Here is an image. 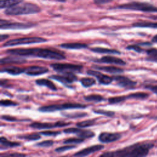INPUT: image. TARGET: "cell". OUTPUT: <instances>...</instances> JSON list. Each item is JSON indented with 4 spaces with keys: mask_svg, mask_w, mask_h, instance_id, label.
<instances>
[{
    "mask_svg": "<svg viewBox=\"0 0 157 157\" xmlns=\"http://www.w3.org/2000/svg\"><path fill=\"white\" fill-rule=\"evenodd\" d=\"M6 53L12 55L20 56H33L48 59L63 60L66 59V56L64 54H63V53L47 48H34L9 49L6 51Z\"/></svg>",
    "mask_w": 157,
    "mask_h": 157,
    "instance_id": "1",
    "label": "cell"
},
{
    "mask_svg": "<svg viewBox=\"0 0 157 157\" xmlns=\"http://www.w3.org/2000/svg\"><path fill=\"white\" fill-rule=\"evenodd\" d=\"M154 146L152 142H137L124 148L114 151L105 152L101 156H121V157H142L147 156L150 149Z\"/></svg>",
    "mask_w": 157,
    "mask_h": 157,
    "instance_id": "2",
    "label": "cell"
},
{
    "mask_svg": "<svg viewBox=\"0 0 157 157\" xmlns=\"http://www.w3.org/2000/svg\"><path fill=\"white\" fill-rule=\"evenodd\" d=\"M40 10V7L37 5L30 2H25L6 9L4 13L7 15H21L37 13Z\"/></svg>",
    "mask_w": 157,
    "mask_h": 157,
    "instance_id": "3",
    "label": "cell"
},
{
    "mask_svg": "<svg viewBox=\"0 0 157 157\" xmlns=\"http://www.w3.org/2000/svg\"><path fill=\"white\" fill-rule=\"evenodd\" d=\"M86 107V105L79 103L66 102L62 104H52L45 106H42L39 108V111L41 112H53L58 110L74 109H85Z\"/></svg>",
    "mask_w": 157,
    "mask_h": 157,
    "instance_id": "4",
    "label": "cell"
},
{
    "mask_svg": "<svg viewBox=\"0 0 157 157\" xmlns=\"http://www.w3.org/2000/svg\"><path fill=\"white\" fill-rule=\"evenodd\" d=\"M117 9L132 10L144 12H157V7L150 4L140 2H132L118 6Z\"/></svg>",
    "mask_w": 157,
    "mask_h": 157,
    "instance_id": "5",
    "label": "cell"
},
{
    "mask_svg": "<svg viewBox=\"0 0 157 157\" xmlns=\"http://www.w3.org/2000/svg\"><path fill=\"white\" fill-rule=\"evenodd\" d=\"M46 39L40 37H26L18 39H14L7 40L3 45L2 47H13L20 45H26L31 44H37V43H43L47 42Z\"/></svg>",
    "mask_w": 157,
    "mask_h": 157,
    "instance_id": "6",
    "label": "cell"
},
{
    "mask_svg": "<svg viewBox=\"0 0 157 157\" xmlns=\"http://www.w3.org/2000/svg\"><path fill=\"white\" fill-rule=\"evenodd\" d=\"M50 66L55 71L60 73L79 72L83 69V66L70 63H52Z\"/></svg>",
    "mask_w": 157,
    "mask_h": 157,
    "instance_id": "7",
    "label": "cell"
},
{
    "mask_svg": "<svg viewBox=\"0 0 157 157\" xmlns=\"http://www.w3.org/2000/svg\"><path fill=\"white\" fill-rule=\"evenodd\" d=\"M34 25L30 23L10 22L4 20H1L0 21V28L2 29H23L32 28Z\"/></svg>",
    "mask_w": 157,
    "mask_h": 157,
    "instance_id": "8",
    "label": "cell"
},
{
    "mask_svg": "<svg viewBox=\"0 0 157 157\" xmlns=\"http://www.w3.org/2000/svg\"><path fill=\"white\" fill-rule=\"evenodd\" d=\"M71 124V123L70 122H64L62 121H59L55 123L33 122L29 124V126L32 128L37 129H52L53 128L65 127L70 125Z\"/></svg>",
    "mask_w": 157,
    "mask_h": 157,
    "instance_id": "9",
    "label": "cell"
},
{
    "mask_svg": "<svg viewBox=\"0 0 157 157\" xmlns=\"http://www.w3.org/2000/svg\"><path fill=\"white\" fill-rule=\"evenodd\" d=\"M62 75H52L48 78L62 83L65 85H69L77 80V77L73 72H66Z\"/></svg>",
    "mask_w": 157,
    "mask_h": 157,
    "instance_id": "10",
    "label": "cell"
},
{
    "mask_svg": "<svg viewBox=\"0 0 157 157\" xmlns=\"http://www.w3.org/2000/svg\"><path fill=\"white\" fill-rule=\"evenodd\" d=\"M113 80L117 83V84L123 88L128 90L134 89L136 86L137 82L129 78L128 77L123 75H115L112 77Z\"/></svg>",
    "mask_w": 157,
    "mask_h": 157,
    "instance_id": "11",
    "label": "cell"
},
{
    "mask_svg": "<svg viewBox=\"0 0 157 157\" xmlns=\"http://www.w3.org/2000/svg\"><path fill=\"white\" fill-rule=\"evenodd\" d=\"M121 137V134L118 132H101L98 137L99 140L102 143H111L119 140Z\"/></svg>",
    "mask_w": 157,
    "mask_h": 157,
    "instance_id": "12",
    "label": "cell"
},
{
    "mask_svg": "<svg viewBox=\"0 0 157 157\" xmlns=\"http://www.w3.org/2000/svg\"><path fill=\"white\" fill-rule=\"evenodd\" d=\"M86 73L89 75L95 77L98 79L100 84L107 85H109L110 83H112V82L113 80L112 77H110L109 75L103 74L96 71L90 69L86 71Z\"/></svg>",
    "mask_w": 157,
    "mask_h": 157,
    "instance_id": "13",
    "label": "cell"
},
{
    "mask_svg": "<svg viewBox=\"0 0 157 157\" xmlns=\"http://www.w3.org/2000/svg\"><path fill=\"white\" fill-rule=\"evenodd\" d=\"M48 72V69L39 66H31L25 68L24 73L28 75L37 76L44 74Z\"/></svg>",
    "mask_w": 157,
    "mask_h": 157,
    "instance_id": "14",
    "label": "cell"
},
{
    "mask_svg": "<svg viewBox=\"0 0 157 157\" xmlns=\"http://www.w3.org/2000/svg\"><path fill=\"white\" fill-rule=\"evenodd\" d=\"M104 145H94L84 148L79 151L76 152L73 155L74 156H86L90 155L92 153H96L98 151L101 150L104 148Z\"/></svg>",
    "mask_w": 157,
    "mask_h": 157,
    "instance_id": "15",
    "label": "cell"
},
{
    "mask_svg": "<svg viewBox=\"0 0 157 157\" xmlns=\"http://www.w3.org/2000/svg\"><path fill=\"white\" fill-rule=\"evenodd\" d=\"M96 63H109V64H113L116 65L124 66L126 65V62L123 59L112 56H104L101 57L99 59L94 60Z\"/></svg>",
    "mask_w": 157,
    "mask_h": 157,
    "instance_id": "16",
    "label": "cell"
},
{
    "mask_svg": "<svg viewBox=\"0 0 157 157\" xmlns=\"http://www.w3.org/2000/svg\"><path fill=\"white\" fill-rule=\"evenodd\" d=\"M93 67L94 69L102 71L108 73H111L113 74H120L124 72L123 69L115 67V66H98V65H93Z\"/></svg>",
    "mask_w": 157,
    "mask_h": 157,
    "instance_id": "17",
    "label": "cell"
},
{
    "mask_svg": "<svg viewBox=\"0 0 157 157\" xmlns=\"http://www.w3.org/2000/svg\"><path fill=\"white\" fill-rule=\"evenodd\" d=\"M21 144L19 142L10 141L5 137H1L0 139V149L7 150L10 148H14L20 146Z\"/></svg>",
    "mask_w": 157,
    "mask_h": 157,
    "instance_id": "18",
    "label": "cell"
},
{
    "mask_svg": "<svg viewBox=\"0 0 157 157\" xmlns=\"http://www.w3.org/2000/svg\"><path fill=\"white\" fill-rule=\"evenodd\" d=\"M26 62L24 58L15 56H7L1 59L0 63L1 64H22Z\"/></svg>",
    "mask_w": 157,
    "mask_h": 157,
    "instance_id": "19",
    "label": "cell"
},
{
    "mask_svg": "<svg viewBox=\"0 0 157 157\" xmlns=\"http://www.w3.org/2000/svg\"><path fill=\"white\" fill-rule=\"evenodd\" d=\"M59 47L63 48L70 49V50H79L82 48H88V45L86 44L82 43H63L59 45Z\"/></svg>",
    "mask_w": 157,
    "mask_h": 157,
    "instance_id": "20",
    "label": "cell"
},
{
    "mask_svg": "<svg viewBox=\"0 0 157 157\" xmlns=\"http://www.w3.org/2000/svg\"><path fill=\"white\" fill-rule=\"evenodd\" d=\"M24 70H25V68H21L19 67H16V66H9V67H6L1 69V72H6L9 74L13 75H17L23 73Z\"/></svg>",
    "mask_w": 157,
    "mask_h": 157,
    "instance_id": "21",
    "label": "cell"
},
{
    "mask_svg": "<svg viewBox=\"0 0 157 157\" xmlns=\"http://www.w3.org/2000/svg\"><path fill=\"white\" fill-rule=\"evenodd\" d=\"M75 134H76L78 137L85 139H90L95 136L94 132L90 131V130H85L82 129L80 128H76Z\"/></svg>",
    "mask_w": 157,
    "mask_h": 157,
    "instance_id": "22",
    "label": "cell"
},
{
    "mask_svg": "<svg viewBox=\"0 0 157 157\" xmlns=\"http://www.w3.org/2000/svg\"><path fill=\"white\" fill-rule=\"evenodd\" d=\"M36 83L37 85H39V86H46V87H47L48 88H49L50 90H51L52 91H56L57 90L56 86L49 79H47V78L37 79V80H36Z\"/></svg>",
    "mask_w": 157,
    "mask_h": 157,
    "instance_id": "23",
    "label": "cell"
},
{
    "mask_svg": "<svg viewBox=\"0 0 157 157\" xmlns=\"http://www.w3.org/2000/svg\"><path fill=\"white\" fill-rule=\"evenodd\" d=\"M90 50L99 53H107V54H113V55H120L121 52L116 49H111L102 47H94L90 48Z\"/></svg>",
    "mask_w": 157,
    "mask_h": 157,
    "instance_id": "24",
    "label": "cell"
},
{
    "mask_svg": "<svg viewBox=\"0 0 157 157\" xmlns=\"http://www.w3.org/2000/svg\"><path fill=\"white\" fill-rule=\"evenodd\" d=\"M23 0H1L0 7L3 8H10L18 5L23 2Z\"/></svg>",
    "mask_w": 157,
    "mask_h": 157,
    "instance_id": "25",
    "label": "cell"
},
{
    "mask_svg": "<svg viewBox=\"0 0 157 157\" xmlns=\"http://www.w3.org/2000/svg\"><path fill=\"white\" fill-rule=\"evenodd\" d=\"M18 139H24L27 140H37L40 139V136L39 132V133H31V134H21L18 135L17 136Z\"/></svg>",
    "mask_w": 157,
    "mask_h": 157,
    "instance_id": "26",
    "label": "cell"
},
{
    "mask_svg": "<svg viewBox=\"0 0 157 157\" xmlns=\"http://www.w3.org/2000/svg\"><path fill=\"white\" fill-rule=\"evenodd\" d=\"M148 96H149V94L148 93H143V92H136V93H133L128 94V96H126V98L144 100V99H147Z\"/></svg>",
    "mask_w": 157,
    "mask_h": 157,
    "instance_id": "27",
    "label": "cell"
},
{
    "mask_svg": "<svg viewBox=\"0 0 157 157\" xmlns=\"http://www.w3.org/2000/svg\"><path fill=\"white\" fill-rule=\"evenodd\" d=\"M134 27L139 28H150L157 29V23L154 22H148V21H141L137 22L132 25Z\"/></svg>",
    "mask_w": 157,
    "mask_h": 157,
    "instance_id": "28",
    "label": "cell"
},
{
    "mask_svg": "<svg viewBox=\"0 0 157 157\" xmlns=\"http://www.w3.org/2000/svg\"><path fill=\"white\" fill-rule=\"evenodd\" d=\"M83 99L88 102H99L104 101V98L99 94H90L83 97Z\"/></svg>",
    "mask_w": 157,
    "mask_h": 157,
    "instance_id": "29",
    "label": "cell"
},
{
    "mask_svg": "<svg viewBox=\"0 0 157 157\" xmlns=\"http://www.w3.org/2000/svg\"><path fill=\"white\" fill-rule=\"evenodd\" d=\"M80 82L83 86L85 88L90 87L96 83V80L93 78H89V77H84L82 78L80 80Z\"/></svg>",
    "mask_w": 157,
    "mask_h": 157,
    "instance_id": "30",
    "label": "cell"
},
{
    "mask_svg": "<svg viewBox=\"0 0 157 157\" xmlns=\"http://www.w3.org/2000/svg\"><path fill=\"white\" fill-rule=\"evenodd\" d=\"M96 119H91V120H86L83 121L78 122L76 124L77 127L80 128H83L86 127H90L91 126H93L96 123Z\"/></svg>",
    "mask_w": 157,
    "mask_h": 157,
    "instance_id": "31",
    "label": "cell"
},
{
    "mask_svg": "<svg viewBox=\"0 0 157 157\" xmlns=\"http://www.w3.org/2000/svg\"><path fill=\"white\" fill-rule=\"evenodd\" d=\"M63 116L68 118H77L87 116V113L85 112H74V113H64L62 114Z\"/></svg>",
    "mask_w": 157,
    "mask_h": 157,
    "instance_id": "32",
    "label": "cell"
},
{
    "mask_svg": "<svg viewBox=\"0 0 157 157\" xmlns=\"http://www.w3.org/2000/svg\"><path fill=\"white\" fill-rule=\"evenodd\" d=\"M126 98V96H115V97H112L108 99V102L110 104H118L121 102L124 101Z\"/></svg>",
    "mask_w": 157,
    "mask_h": 157,
    "instance_id": "33",
    "label": "cell"
},
{
    "mask_svg": "<svg viewBox=\"0 0 157 157\" xmlns=\"http://www.w3.org/2000/svg\"><path fill=\"white\" fill-rule=\"evenodd\" d=\"M93 112L97 114H101L109 117H113L115 115V112L109 110H105L102 109H93Z\"/></svg>",
    "mask_w": 157,
    "mask_h": 157,
    "instance_id": "34",
    "label": "cell"
},
{
    "mask_svg": "<svg viewBox=\"0 0 157 157\" xmlns=\"http://www.w3.org/2000/svg\"><path fill=\"white\" fill-rule=\"evenodd\" d=\"M85 139L82 138H69L67 139H66L63 141V143L65 144H81L83 142Z\"/></svg>",
    "mask_w": 157,
    "mask_h": 157,
    "instance_id": "35",
    "label": "cell"
},
{
    "mask_svg": "<svg viewBox=\"0 0 157 157\" xmlns=\"http://www.w3.org/2000/svg\"><path fill=\"white\" fill-rule=\"evenodd\" d=\"M54 144V142L52 140H44L40 142H39L35 145V146L38 147H43V148H47L52 146Z\"/></svg>",
    "mask_w": 157,
    "mask_h": 157,
    "instance_id": "36",
    "label": "cell"
},
{
    "mask_svg": "<svg viewBox=\"0 0 157 157\" xmlns=\"http://www.w3.org/2000/svg\"><path fill=\"white\" fill-rule=\"evenodd\" d=\"M76 148V146L75 145H66V146H62V147H58L56 148L55 151L57 153H63V152H64L67 150H72L73 148Z\"/></svg>",
    "mask_w": 157,
    "mask_h": 157,
    "instance_id": "37",
    "label": "cell"
},
{
    "mask_svg": "<svg viewBox=\"0 0 157 157\" xmlns=\"http://www.w3.org/2000/svg\"><path fill=\"white\" fill-rule=\"evenodd\" d=\"M1 105L5 106V107H9V106H16L18 105L17 102L12 101L9 99H4L1 101Z\"/></svg>",
    "mask_w": 157,
    "mask_h": 157,
    "instance_id": "38",
    "label": "cell"
},
{
    "mask_svg": "<svg viewBox=\"0 0 157 157\" xmlns=\"http://www.w3.org/2000/svg\"><path fill=\"white\" fill-rule=\"evenodd\" d=\"M126 49L127 50H134V51H135L136 52H137V53H141L144 50L140 47V45H137V44L128 45V47H126Z\"/></svg>",
    "mask_w": 157,
    "mask_h": 157,
    "instance_id": "39",
    "label": "cell"
},
{
    "mask_svg": "<svg viewBox=\"0 0 157 157\" xmlns=\"http://www.w3.org/2000/svg\"><path fill=\"white\" fill-rule=\"evenodd\" d=\"M61 132L59 131H45L40 132L39 134L46 136H56L59 135Z\"/></svg>",
    "mask_w": 157,
    "mask_h": 157,
    "instance_id": "40",
    "label": "cell"
},
{
    "mask_svg": "<svg viewBox=\"0 0 157 157\" xmlns=\"http://www.w3.org/2000/svg\"><path fill=\"white\" fill-rule=\"evenodd\" d=\"M1 119L4 120L5 121H10V122H13V121H18V120L15 117H12L10 115H4L1 116Z\"/></svg>",
    "mask_w": 157,
    "mask_h": 157,
    "instance_id": "41",
    "label": "cell"
},
{
    "mask_svg": "<svg viewBox=\"0 0 157 157\" xmlns=\"http://www.w3.org/2000/svg\"><path fill=\"white\" fill-rule=\"evenodd\" d=\"M146 53L150 57L157 56V48H149L147 50H146Z\"/></svg>",
    "mask_w": 157,
    "mask_h": 157,
    "instance_id": "42",
    "label": "cell"
},
{
    "mask_svg": "<svg viewBox=\"0 0 157 157\" xmlns=\"http://www.w3.org/2000/svg\"><path fill=\"white\" fill-rule=\"evenodd\" d=\"M145 88L148 90H150L153 93L157 95V85H147L145 86Z\"/></svg>",
    "mask_w": 157,
    "mask_h": 157,
    "instance_id": "43",
    "label": "cell"
},
{
    "mask_svg": "<svg viewBox=\"0 0 157 157\" xmlns=\"http://www.w3.org/2000/svg\"><path fill=\"white\" fill-rule=\"evenodd\" d=\"M26 155L25 154H22V153H10V154H6V155H1V156L2 157V156H7V157H10V156H18V157H20V156H25Z\"/></svg>",
    "mask_w": 157,
    "mask_h": 157,
    "instance_id": "44",
    "label": "cell"
},
{
    "mask_svg": "<svg viewBox=\"0 0 157 157\" xmlns=\"http://www.w3.org/2000/svg\"><path fill=\"white\" fill-rule=\"evenodd\" d=\"M94 2L97 4H106L109 2H111L113 0H94Z\"/></svg>",
    "mask_w": 157,
    "mask_h": 157,
    "instance_id": "45",
    "label": "cell"
},
{
    "mask_svg": "<svg viewBox=\"0 0 157 157\" xmlns=\"http://www.w3.org/2000/svg\"><path fill=\"white\" fill-rule=\"evenodd\" d=\"M146 60L148 61H150V62H155V63H157V56H154V57H147L146 58Z\"/></svg>",
    "mask_w": 157,
    "mask_h": 157,
    "instance_id": "46",
    "label": "cell"
},
{
    "mask_svg": "<svg viewBox=\"0 0 157 157\" xmlns=\"http://www.w3.org/2000/svg\"><path fill=\"white\" fill-rule=\"evenodd\" d=\"M9 37V35H6V34H1L0 36V39H1V41H3L4 40L6 39L7 38Z\"/></svg>",
    "mask_w": 157,
    "mask_h": 157,
    "instance_id": "47",
    "label": "cell"
},
{
    "mask_svg": "<svg viewBox=\"0 0 157 157\" xmlns=\"http://www.w3.org/2000/svg\"><path fill=\"white\" fill-rule=\"evenodd\" d=\"M152 42H155V43H157V34L156 35H155V36H154L153 37V38H152Z\"/></svg>",
    "mask_w": 157,
    "mask_h": 157,
    "instance_id": "48",
    "label": "cell"
}]
</instances>
